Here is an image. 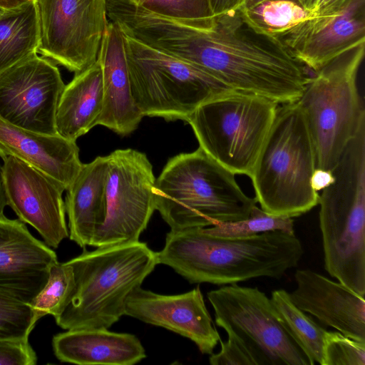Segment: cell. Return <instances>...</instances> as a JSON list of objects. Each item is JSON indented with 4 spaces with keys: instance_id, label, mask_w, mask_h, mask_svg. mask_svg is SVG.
<instances>
[{
    "instance_id": "cell-1",
    "label": "cell",
    "mask_w": 365,
    "mask_h": 365,
    "mask_svg": "<svg viewBox=\"0 0 365 365\" xmlns=\"http://www.w3.org/2000/svg\"><path fill=\"white\" fill-rule=\"evenodd\" d=\"M195 66L230 89L278 105L299 101L310 78L279 38L252 27L239 8L212 16Z\"/></svg>"
},
{
    "instance_id": "cell-2",
    "label": "cell",
    "mask_w": 365,
    "mask_h": 365,
    "mask_svg": "<svg viewBox=\"0 0 365 365\" xmlns=\"http://www.w3.org/2000/svg\"><path fill=\"white\" fill-rule=\"evenodd\" d=\"M303 254L294 234L273 231L225 239L192 228L170 230L156 257L158 264L190 283L226 285L264 277L279 279L298 265Z\"/></svg>"
},
{
    "instance_id": "cell-3",
    "label": "cell",
    "mask_w": 365,
    "mask_h": 365,
    "mask_svg": "<svg viewBox=\"0 0 365 365\" xmlns=\"http://www.w3.org/2000/svg\"><path fill=\"white\" fill-rule=\"evenodd\" d=\"M235 174L200 147L165 165L153 187L155 210L170 230L205 228L247 218L256 205Z\"/></svg>"
},
{
    "instance_id": "cell-4",
    "label": "cell",
    "mask_w": 365,
    "mask_h": 365,
    "mask_svg": "<svg viewBox=\"0 0 365 365\" xmlns=\"http://www.w3.org/2000/svg\"><path fill=\"white\" fill-rule=\"evenodd\" d=\"M76 288L56 317L63 329H108L125 315L127 300L158 264L156 252L140 241L96 247L66 262Z\"/></svg>"
},
{
    "instance_id": "cell-5",
    "label": "cell",
    "mask_w": 365,
    "mask_h": 365,
    "mask_svg": "<svg viewBox=\"0 0 365 365\" xmlns=\"http://www.w3.org/2000/svg\"><path fill=\"white\" fill-rule=\"evenodd\" d=\"M319 195L326 271L365 294V124L359 125Z\"/></svg>"
},
{
    "instance_id": "cell-6",
    "label": "cell",
    "mask_w": 365,
    "mask_h": 365,
    "mask_svg": "<svg viewBox=\"0 0 365 365\" xmlns=\"http://www.w3.org/2000/svg\"><path fill=\"white\" fill-rule=\"evenodd\" d=\"M279 106L250 178L262 210L292 218L318 205L311 183L316 156L299 103Z\"/></svg>"
},
{
    "instance_id": "cell-7",
    "label": "cell",
    "mask_w": 365,
    "mask_h": 365,
    "mask_svg": "<svg viewBox=\"0 0 365 365\" xmlns=\"http://www.w3.org/2000/svg\"><path fill=\"white\" fill-rule=\"evenodd\" d=\"M364 48L365 43L354 47L314 72L297 101L311 135L316 168L332 171L365 120L357 87Z\"/></svg>"
},
{
    "instance_id": "cell-8",
    "label": "cell",
    "mask_w": 365,
    "mask_h": 365,
    "mask_svg": "<svg viewBox=\"0 0 365 365\" xmlns=\"http://www.w3.org/2000/svg\"><path fill=\"white\" fill-rule=\"evenodd\" d=\"M278 106L263 96L230 89L200 104L186 122L210 158L235 175L250 177Z\"/></svg>"
},
{
    "instance_id": "cell-9",
    "label": "cell",
    "mask_w": 365,
    "mask_h": 365,
    "mask_svg": "<svg viewBox=\"0 0 365 365\" xmlns=\"http://www.w3.org/2000/svg\"><path fill=\"white\" fill-rule=\"evenodd\" d=\"M123 35L132 96L143 116L186 121L200 104L230 89L199 67Z\"/></svg>"
},
{
    "instance_id": "cell-10",
    "label": "cell",
    "mask_w": 365,
    "mask_h": 365,
    "mask_svg": "<svg viewBox=\"0 0 365 365\" xmlns=\"http://www.w3.org/2000/svg\"><path fill=\"white\" fill-rule=\"evenodd\" d=\"M217 325L248 354L253 365H313L287 331L272 300L258 287L237 283L207 293Z\"/></svg>"
},
{
    "instance_id": "cell-11",
    "label": "cell",
    "mask_w": 365,
    "mask_h": 365,
    "mask_svg": "<svg viewBox=\"0 0 365 365\" xmlns=\"http://www.w3.org/2000/svg\"><path fill=\"white\" fill-rule=\"evenodd\" d=\"M108 157L106 216L90 246L101 247L139 241L155 210V178L145 154L127 148Z\"/></svg>"
},
{
    "instance_id": "cell-12",
    "label": "cell",
    "mask_w": 365,
    "mask_h": 365,
    "mask_svg": "<svg viewBox=\"0 0 365 365\" xmlns=\"http://www.w3.org/2000/svg\"><path fill=\"white\" fill-rule=\"evenodd\" d=\"M42 56L78 73L98 58L109 21L107 0H36Z\"/></svg>"
},
{
    "instance_id": "cell-13",
    "label": "cell",
    "mask_w": 365,
    "mask_h": 365,
    "mask_svg": "<svg viewBox=\"0 0 365 365\" xmlns=\"http://www.w3.org/2000/svg\"><path fill=\"white\" fill-rule=\"evenodd\" d=\"M64 87L56 64L36 53L0 73V118L29 130L57 134L56 114Z\"/></svg>"
},
{
    "instance_id": "cell-14",
    "label": "cell",
    "mask_w": 365,
    "mask_h": 365,
    "mask_svg": "<svg viewBox=\"0 0 365 365\" xmlns=\"http://www.w3.org/2000/svg\"><path fill=\"white\" fill-rule=\"evenodd\" d=\"M2 160L7 205L19 220L36 229L48 246L57 248L68 237L62 197L65 188L16 158L9 156Z\"/></svg>"
},
{
    "instance_id": "cell-15",
    "label": "cell",
    "mask_w": 365,
    "mask_h": 365,
    "mask_svg": "<svg viewBox=\"0 0 365 365\" xmlns=\"http://www.w3.org/2000/svg\"><path fill=\"white\" fill-rule=\"evenodd\" d=\"M292 56L314 72L340 54L365 43V0L313 14L279 38Z\"/></svg>"
},
{
    "instance_id": "cell-16",
    "label": "cell",
    "mask_w": 365,
    "mask_h": 365,
    "mask_svg": "<svg viewBox=\"0 0 365 365\" xmlns=\"http://www.w3.org/2000/svg\"><path fill=\"white\" fill-rule=\"evenodd\" d=\"M125 315L186 337L204 354H212L221 339L198 286L175 295L138 287L127 300Z\"/></svg>"
},
{
    "instance_id": "cell-17",
    "label": "cell",
    "mask_w": 365,
    "mask_h": 365,
    "mask_svg": "<svg viewBox=\"0 0 365 365\" xmlns=\"http://www.w3.org/2000/svg\"><path fill=\"white\" fill-rule=\"evenodd\" d=\"M55 252L20 220L0 217V292L31 304L46 285Z\"/></svg>"
},
{
    "instance_id": "cell-18",
    "label": "cell",
    "mask_w": 365,
    "mask_h": 365,
    "mask_svg": "<svg viewBox=\"0 0 365 365\" xmlns=\"http://www.w3.org/2000/svg\"><path fill=\"white\" fill-rule=\"evenodd\" d=\"M294 278L297 287L289 294L300 309L323 326L365 341L364 296L311 269H297Z\"/></svg>"
},
{
    "instance_id": "cell-19",
    "label": "cell",
    "mask_w": 365,
    "mask_h": 365,
    "mask_svg": "<svg viewBox=\"0 0 365 365\" xmlns=\"http://www.w3.org/2000/svg\"><path fill=\"white\" fill-rule=\"evenodd\" d=\"M97 61L102 71L103 105L96 124L118 135H128L144 116L132 96L123 33L112 21L103 37Z\"/></svg>"
},
{
    "instance_id": "cell-20",
    "label": "cell",
    "mask_w": 365,
    "mask_h": 365,
    "mask_svg": "<svg viewBox=\"0 0 365 365\" xmlns=\"http://www.w3.org/2000/svg\"><path fill=\"white\" fill-rule=\"evenodd\" d=\"M12 156L60 183L66 190L83 163L76 141L11 125L0 118V157Z\"/></svg>"
},
{
    "instance_id": "cell-21",
    "label": "cell",
    "mask_w": 365,
    "mask_h": 365,
    "mask_svg": "<svg viewBox=\"0 0 365 365\" xmlns=\"http://www.w3.org/2000/svg\"><path fill=\"white\" fill-rule=\"evenodd\" d=\"M52 346L60 361L79 365H133L146 357L136 336L104 328L67 330L53 337Z\"/></svg>"
},
{
    "instance_id": "cell-22",
    "label": "cell",
    "mask_w": 365,
    "mask_h": 365,
    "mask_svg": "<svg viewBox=\"0 0 365 365\" xmlns=\"http://www.w3.org/2000/svg\"><path fill=\"white\" fill-rule=\"evenodd\" d=\"M107 169V155L83 164L66 190L65 208L68 217V237L83 249L90 246L106 219Z\"/></svg>"
},
{
    "instance_id": "cell-23",
    "label": "cell",
    "mask_w": 365,
    "mask_h": 365,
    "mask_svg": "<svg viewBox=\"0 0 365 365\" xmlns=\"http://www.w3.org/2000/svg\"><path fill=\"white\" fill-rule=\"evenodd\" d=\"M102 71L96 61L86 70L75 73L61 93L56 114V129L61 136L72 140L97 125L102 112Z\"/></svg>"
},
{
    "instance_id": "cell-24",
    "label": "cell",
    "mask_w": 365,
    "mask_h": 365,
    "mask_svg": "<svg viewBox=\"0 0 365 365\" xmlns=\"http://www.w3.org/2000/svg\"><path fill=\"white\" fill-rule=\"evenodd\" d=\"M40 43V25L36 0L0 16V73L35 55Z\"/></svg>"
},
{
    "instance_id": "cell-25",
    "label": "cell",
    "mask_w": 365,
    "mask_h": 365,
    "mask_svg": "<svg viewBox=\"0 0 365 365\" xmlns=\"http://www.w3.org/2000/svg\"><path fill=\"white\" fill-rule=\"evenodd\" d=\"M271 300L279 320L313 365H323L324 338L327 331L300 309L284 289L272 292Z\"/></svg>"
},
{
    "instance_id": "cell-26",
    "label": "cell",
    "mask_w": 365,
    "mask_h": 365,
    "mask_svg": "<svg viewBox=\"0 0 365 365\" xmlns=\"http://www.w3.org/2000/svg\"><path fill=\"white\" fill-rule=\"evenodd\" d=\"M240 10L252 27L277 38L313 16L299 0H263Z\"/></svg>"
},
{
    "instance_id": "cell-27",
    "label": "cell",
    "mask_w": 365,
    "mask_h": 365,
    "mask_svg": "<svg viewBox=\"0 0 365 365\" xmlns=\"http://www.w3.org/2000/svg\"><path fill=\"white\" fill-rule=\"evenodd\" d=\"M76 288L73 268L66 262L53 264L48 281L30 304L38 321L46 315L58 317L69 304Z\"/></svg>"
},
{
    "instance_id": "cell-28",
    "label": "cell",
    "mask_w": 365,
    "mask_h": 365,
    "mask_svg": "<svg viewBox=\"0 0 365 365\" xmlns=\"http://www.w3.org/2000/svg\"><path fill=\"white\" fill-rule=\"evenodd\" d=\"M203 230L212 236L225 239H242L273 231L294 234L292 217L268 214L257 205L245 220L219 223Z\"/></svg>"
},
{
    "instance_id": "cell-29",
    "label": "cell",
    "mask_w": 365,
    "mask_h": 365,
    "mask_svg": "<svg viewBox=\"0 0 365 365\" xmlns=\"http://www.w3.org/2000/svg\"><path fill=\"white\" fill-rule=\"evenodd\" d=\"M36 322L29 304L0 292V340L29 339Z\"/></svg>"
},
{
    "instance_id": "cell-30",
    "label": "cell",
    "mask_w": 365,
    "mask_h": 365,
    "mask_svg": "<svg viewBox=\"0 0 365 365\" xmlns=\"http://www.w3.org/2000/svg\"><path fill=\"white\" fill-rule=\"evenodd\" d=\"M323 365H364L365 341L339 331H327L324 338Z\"/></svg>"
},
{
    "instance_id": "cell-31",
    "label": "cell",
    "mask_w": 365,
    "mask_h": 365,
    "mask_svg": "<svg viewBox=\"0 0 365 365\" xmlns=\"http://www.w3.org/2000/svg\"><path fill=\"white\" fill-rule=\"evenodd\" d=\"M140 6L175 19H205L213 16L209 0H147Z\"/></svg>"
},
{
    "instance_id": "cell-32",
    "label": "cell",
    "mask_w": 365,
    "mask_h": 365,
    "mask_svg": "<svg viewBox=\"0 0 365 365\" xmlns=\"http://www.w3.org/2000/svg\"><path fill=\"white\" fill-rule=\"evenodd\" d=\"M36 352L29 339L0 340V365H34Z\"/></svg>"
},
{
    "instance_id": "cell-33",
    "label": "cell",
    "mask_w": 365,
    "mask_h": 365,
    "mask_svg": "<svg viewBox=\"0 0 365 365\" xmlns=\"http://www.w3.org/2000/svg\"><path fill=\"white\" fill-rule=\"evenodd\" d=\"M221 349L217 354H212L209 362L212 365H253L248 354L232 337L227 341L220 339Z\"/></svg>"
},
{
    "instance_id": "cell-34",
    "label": "cell",
    "mask_w": 365,
    "mask_h": 365,
    "mask_svg": "<svg viewBox=\"0 0 365 365\" xmlns=\"http://www.w3.org/2000/svg\"><path fill=\"white\" fill-rule=\"evenodd\" d=\"M334 180L331 171L316 168L312 174L311 183L313 189L319 192L330 185Z\"/></svg>"
},
{
    "instance_id": "cell-35",
    "label": "cell",
    "mask_w": 365,
    "mask_h": 365,
    "mask_svg": "<svg viewBox=\"0 0 365 365\" xmlns=\"http://www.w3.org/2000/svg\"><path fill=\"white\" fill-rule=\"evenodd\" d=\"M244 0H209L213 15L238 9Z\"/></svg>"
},
{
    "instance_id": "cell-36",
    "label": "cell",
    "mask_w": 365,
    "mask_h": 365,
    "mask_svg": "<svg viewBox=\"0 0 365 365\" xmlns=\"http://www.w3.org/2000/svg\"><path fill=\"white\" fill-rule=\"evenodd\" d=\"M348 0H323L312 9L313 14L326 13L341 7Z\"/></svg>"
},
{
    "instance_id": "cell-37",
    "label": "cell",
    "mask_w": 365,
    "mask_h": 365,
    "mask_svg": "<svg viewBox=\"0 0 365 365\" xmlns=\"http://www.w3.org/2000/svg\"><path fill=\"white\" fill-rule=\"evenodd\" d=\"M32 0H0V8L5 10H11L20 7Z\"/></svg>"
},
{
    "instance_id": "cell-38",
    "label": "cell",
    "mask_w": 365,
    "mask_h": 365,
    "mask_svg": "<svg viewBox=\"0 0 365 365\" xmlns=\"http://www.w3.org/2000/svg\"><path fill=\"white\" fill-rule=\"evenodd\" d=\"M6 206H7V200L3 184L1 165L0 164V217L5 216L4 211Z\"/></svg>"
},
{
    "instance_id": "cell-39",
    "label": "cell",
    "mask_w": 365,
    "mask_h": 365,
    "mask_svg": "<svg viewBox=\"0 0 365 365\" xmlns=\"http://www.w3.org/2000/svg\"><path fill=\"white\" fill-rule=\"evenodd\" d=\"M307 9L312 11L318 0H299Z\"/></svg>"
},
{
    "instance_id": "cell-40",
    "label": "cell",
    "mask_w": 365,
    "mask_h": 365,
    "mask_svg": "<svg viewBox=\"0 0 365 365\" xmlns=\"http://www.w3.org/2000/svg\"><path fill=\"white\" fill-rule=\"evenodd\" d=\"M262 1H263V0H244L239 8L244 9V8L250 7Z\"/></svg>"
},
{
    "instance_id": "cell-41",
    "label": "cell",
    "mask_w": 365,
    "mask_h": 365,
    "mask_svg": "<svg viewBox=\"0 0 365 365\" xmlns=\"http://www.w3.org/2000/svg\"><path fill=\"white\" fill-rule=\"evenodd\" d=\"M132 4L135 6H140L147 0H129Z\"/></svg>"
},
{
    "instance_id": "cell-42",
    "label": "cell",
    "mask_w": 365,
    "mask_h": 365,
    "mask_svg": "<svg viewBox=\"0 0 365 365\" xmlns=\"http://www.w3.org/2000/svg\"><path fill=\"white\" fill-rule=\"evenodd\" d=\"M6 11L0 8V16L5 12Z\"/></svg>"
}]
</instances>
